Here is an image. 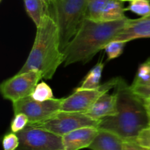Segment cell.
I'll list each match as a JSON object with an SVG mask.
<instances>
[{
	"label": "cell",
	"mask_w": 150,
	"mask_h": 150,
	"mask_svg": "<svg viewBox=\"0 0 150 150\" xmlns=\"http://www.w3.org/2000/svg\"><path fill=\"white\" fill-rule=\"evenodd\" d=\"M115 94L117 114L100 120L98 128L113 132L124 141H134L139 132L150 125L144 101L121 78L115 87Z\"/></svg>",
	"instance_id": "1"
},
{
	"label": "cell",
	"mask_w": 150,
	"mask_h": 150,
	"mask_svg": "<svg viewBox=\"0 0 150 150\" xmlns=\"http://www.w3.org/2000/svg\"><path fill=\"white\" fill-rule=\"evenodd\" d=\"M128 18L114 21H97L86 19L73 39L63 50L64 66L86 63L98 51L116 39L129 21Z\"/></svg>",
	"instance_id": "2"
},
{
	"label": "cell",
	"mask_w": 150,
	"mask_h": 150,
	"mask_svg": "<svg viewBox=\"0 0 150 150\" xmlns=\"http://www.w3.org/2000/svg\"><path fill=\"white\" fill-rule=\"evenodd\" d=\"M64 62L58 26L48 12L37 27L33 46L18 73L37 71L42 74L43 79H51Z\"/></svg>",
	"instance_id": "3"
},
{
	"label": "cell",
	"mask_w": 150,
	"mask_h": 150,
	"mask_svg": "<svg viewBox=\"0 0 150 150\" xmlns=\"http://www.w3.org/2000/svg\"><path fill=\"white\" fill-rule=\"evenodd\" d=\"M88 2L89 0H55L49 10L58 26L62 51L86 19Z\"/></svg>",
	"instance_id": "4"
},
{
	"label": "cell",
	"mask_w": 150,
	"mask_h": 150,
	"mask_svg": "<svg viewBox=\"0 0 150 150\" xmlns=\"http://www.w3.org/2000/svg\"><path fill=\"white\" fill-rule=\"evenodd\" d=\"M62 99L37 101L31 96L13 102L14 114L21 113L29 119V124H39L57 116L61 112Z\"/></svg>",
	"instance_id": "5"
},
{
	"label": "cell",
	"mask_w": 150,
	"mask_h": 150,
	"mask_svg": "<svg viewBox=\"0 0 150 150\" xmlns=\"http://www.w3.org/2000/svg\"><path fill=\"white\" fill-rule=\"evenodd\" d=\"M17 135L20 144L16 150L64 149L62 137L39 126L28 124Z\"/></svg>",
	"instance_id": "6"
},
{
	"label": "cell",
	"mask_w": 150,
	"mask_h": 150,
	"mask_svg": "<svg viewBox=\"0 0 150 150\" xmlns=\"http://www.w3.org/2000/svg\"><path fill=\"white\" fill-rule=\"evenodd\" d=\"M120 77L112 78L95 89L75 90L73 94L62 98L61 112L85 113L92 107L97 100L112 88H115Z\"/></svg>",
	"instance_id": "7"
},
{
	"label": "cell",
	"mask_w": 150,
	"mask_h": 150,
	"mask_svg": "<svg viewBox=\"0 0 150 150\" xmlns=\"http://www.w3.org/2000/svg\"><path fill=\"white\" fill-rule=\"evenodd\" d=\"M42 79V74L37 71L16 74L3 81L0 85V91L4 99L12 103L30 96L39 81Z\"/></svg>",
	"instance_id": "8"
},
{
	"label": "cell",
	"mask_w": 150,
	"mask_h": 150,
	"mask_svg": "<svg viewBox=\"0 0 150 150\" xmlns=\"http://www.w3.org/2000/svg\"><path fill=\"white\" fill-rule=\"evenodd\" d=\"M100 122V121L92 119L85 113L60 112L49 120L34 126H39L62 137L79 128L85 126L98 127Z\"/></svg>",
	"instance_id": "9"
},
{
	"label": "cell",
	"mask_w": 150,
	"mask_h": 150,
	"mask_svg": "<svg viewBox=\"0 0 150 150\" xmlns=\"http://www.w3.org/2000/svg\"><path fill=\"white\" fill-rule=\"evenodd\" d=\"M99 128L85 126L75 129L62 136L64 150H81L89 148L99 132Z\"/></svg>",
	"instance_id": "10"
},
{
	"label": "cell",
	"mask_w": 150,
	"mask_h": 150,
	"mask_svg": "<svg viewBox=\"0 0 150 150\" xmlns=\"http://www.w3.org/2000/svg\"><path fill=\"white\" fill-rule=\"evenodd\" d=\"M146 38H150V15L137 19H129L115 40L129 42Z\"/></svg>",
	"instance_id": "11"
},
{
	"label": "cell",
	"mask_w": 150,
	"mask_h": 150,
	"mask_svg": "<svg viewBox=\"0 0 150 150\" xmlns=\"http://www.w3.org/2000/svg\"><path fill=\"white\" fill-rule=\"evenodd\" d=\"M117 98L115 92L113 94L106 93L101 96L85 114L100 121L117 114Z\"/></svg>",
	"instance_id": "12"
},
{
	"label": "cell",
	"mask_w": 150,
	"mask_h": 150,
	"mask_svg": "<svg viewBox=\"0 0 150 150\" xmlns=\"http://www.w3.org/2000/svg\"><path fill=\"white\" fill-rule=\"evenodd\" d=\"M89 149L92 150H124V141L113 132L100 129Z\"/></svg>",
	"instance_id": "13"
},
{
	"label": "cell",
	"mask_w": 150,
	"mask_h": 150,
	"mask_svg": "<svg viewBox=\"0 0 150 150\" xmlns=\"http://www.w3.org/2000/svg\"><path fill=\"white\" fill-rule=\"evenodd\" d=\"M25 10L28 16L35 23L36 27L40 26L44 16L49 9L43 0H23Z\"/></svg>",
	"instance_id": "14"
},
{
	"label": "cell",
	"mask_w": 150,
	"mask_h": 150,
	"mask_svg": "<svg viewBox=\"0 0 150 150\" xmlns=\"http://www.w3.org/2000/svg\"><path fill=\"white\" fill-rule=\"evenodd\" d=\"M123 1L120 0H109L105 9L103 11L100 21H114L125 19Z\"/></svg>",
	"instance_id": "15"
},
{
	"label": "cell",
	"mask_w": 150,
	"mask_h": 150,
	"mask_svg": "<svg viewBox=\"0 0 150 150\" xmlns=\"http://www.w3.org/2000/svg\"><path fill=\"white\" fill-rule=\"evenodd\" d=\"M104 63L99 62L97 63L86 74L81 84L76 90L95 89L100 86V81L103 71Z\"/></svg>",
	"instance_id": "16"
},
{
	"label": "cell",
	"mask_w": 150,
	"mask_h": 150,
	"mask_svg": "<svg viewBox=\"0 0 150 150\" xmlns=\"http://www.w3.org/2000/svg\"><path fill=\"white\" fill-rule=\"evenodd\" d=\"M109 0H89L86 19L100 21L103 11Z\"/></svg>",
	"instance_id": "17"
},
{
	"label": "cell",
	"mask_w": 150,
	"mask_h": 150,
	"mask_svg": "<svg viewBox=\"0 0 150 150\" xmlns=\"http://www.w3.org/2000/svg\"><path fill=\"white\" fill-rule=\"evenodd\" d=\"M33 99L40 101H47L54 99L51 87L45 82H39L30 96Z\"/></svg>",
	"instance_id": "18"
},
{
	"label": "cell",
	"mask_w": 150,
	"mask_h": 150,
	"mask_svg": "<svg viewBox=\"0 0 150 150\" xmlns=\"http://www.w3.org/2000/svg\"><path fill=\"white\" fill-rule=\"evenodd\" d=\"M127 43L126 41L119 40H114L108 43L104 49L108 57V60H114L120 57L122 54Z\"/></svg>",
	"instance_id": "19"
},
{
	"label": "cell",
	"mask_w": 150,
	"mask_h": 150,
	"mask_svg": "<svg viewBox=\"0 0 150 150\" xmlns=\"http://www.w3.org/2000/svg\"><path fill=\"white\" fill-rule=\"evenodd\" d=\"M126 10L136 13L142 17L150 15V0H132Z\"/></svg>",
	"instance_id": "20"
},
{
	"label": "cell",
	"mask_w": 150,
	"mask_h": 150,
	"mask_svg": "<svg viewBox=\"0 0 150 150\" xmlns=\"http://www.w3.org/2000/svg\"><path fill=\"white\" fill-rule=\"evenodd\" d=\"M28 124H29V119L26 115L21 113H16L10 124V130L15 133H18L26 127Z\"/></svg>",
	"instance_id": "21"
},
{
	"label": "cell",
	"mask_w": 150,
	"mask_h": 150,
	"mask_svg": "<svg viewBox=\"0 0 150 150\" xmlns=\"http://www.w3.org/2000/svg\"><path fill=\"white\" fill-rule=\"evenodd\" d=\"M20 141L17 133L9 132L4 135L2 139V146L4 150H16L18 147Z\"/></svg>",
	"instance_id": "22"
},
{
	"label": "cell",
	"mask_w": 150,
	"mask_h": 150,
	"mask_svg": "<svg viewBox=\"0 0 150 150\" xmlns=\"http://www.w3.org/2000/svg\"><path fill=\"white\" fill-rule=\"evenodd\" d=\"M134 141L140 146L150 150V125L139 132Z\"/></svg>",
	"instance_id": "23"
},
{
	"label": "cell",
	"mask_w": 150,
	"mask_h": 150,
	"mask_svg": "<svg viewBox=\"0 0 150 150\" xmlns=\"http://www.w3.org/2000/svg\"><path fill=\"white\" fill-rule=\"evenodd\" d=\"M124 150H147L140 146L135 141H124Z\"/></svg>",
	"instance_id": "24"
},
{
	"label": "cell",
	"mask_w": 150,
	"mask_h": 150,
	"mask_svg": "<svg viewBox=\"0 0 150 150\" xmlns=\"http://www.w3.org/2000/svg\"><path fill=\"white\" fill-rule=\"evenodd\" d=\"M144 104H145V107H146V112H147V114L148 116H149V118L150 119V99L144 101Z\"/></svg>",
	"instance_id": "25"
},
{
	"label": "cell",
	"mask_w": 150,
	"mask_h": 150,
	"mask_svg": "<svg viewBox=\"0 0 150 150\" xmlns=\"http://www.w3.org/2000/svg\"><path fill=\"white\" fill-rule=\"evenodd\" d=\"M43 1H45V4H46L47 6L48 7V9L50 10V9L52 7V6H53V4H54V1H55V0H43Z\"/></svg>",
	"instance_id": "26"
},
{
	"label": "cell",
	"mask_w": 150,
	"mask_h": 150,
	"mask_svg": "<svg viewBox=\"0 0 150 150\" xmlns=\"http://www.w3.org/2000/svg\"><path fill=\"white\" fill-rule=\"evenodd\" d=\"M120 1H123V2H124V1H132V0H120Z\"/></svg>",
	"instance_id": "27"
},
{
	"label": "cell",
	"mask_w": 150,
	"mask_h": 150,
	"mask_svg": "<svg viewBox=\"0 0 150 150\" xmlns=\"http://www.w3.org/2000/svg\"><path fill=\"white\" fill-rule=\"evenodd\" d=\"M149 60V63H150V59H149V60Z\"/></svg>",
	"instance_id": "28"
},
{
	"label": "cell",
	"mask_w": 150,
	"mask_h": 150,
	"mask_svg": "<svg viewBox=\"0 0 150 150\" xmlns=\"http://www.w3.org/2000/svg\"><path fill=\"white\" fill-rule=\"evenodd\" d=\"M59 150H64V149H59Z\"/></svg>",
	"instance_id": "29"
}]
</instances>
